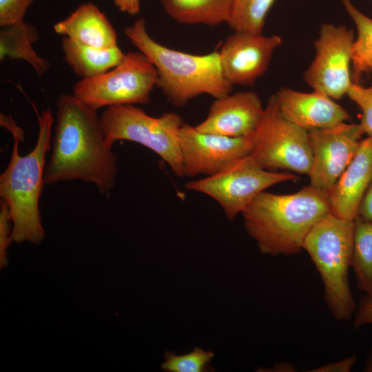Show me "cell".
Segmentation results:
<instances>
[{
	"instance_id": "24",
	"label": "cell",
	"mask_w": 372,
	"mask_h": 372,
	"mask_svg": "<svg viewBox=\"0 0 372 372\" xmlns=\"http://www.w3.org/2000/svg\"><path fill=\"white\" fill-rule=\"evenodd\" d=\"M161 369L167 372H207L214 371L210 362L214 357L211 351L200 347L185 354L176 355L172 351L165 353Z\"/></svg>"
},
{
	"instance_id": "18",
	"label": "cell",
	"mask_w": 372,
	"mask_h": 372,
	"mask_svg": "<svg viewBox=\"0 0 372 372\" xmlns=\"http://www.w3.org/2000/svg\"><path fill=\"white\" fill-rule=\"evenodd\" d=\"M61 48L65 62L81 79L99 76L120 64L126 54L117 45L99 48L63 37Z\"/></svg>"
},
{
	"instance_id": "29",
	"label": "cell",
	"mask_w": 372,
	"mask_h": 372,
	"mask_svg": "<svg viewBox=\"0 0 372 372\" xmlns=\"http://www.w3.org/2000/svg\"><path fill=\"white\" fill-rule=\"evenodd\" d=\"M357 217L372 223V180L361 200Z\"/></svg>"
},
{
	"instance_id": "25",
	"label": "cell",
	"mask_w": 372,
	"mask_h": 372,
	"mask_svg": "<svg viewBox=\"0 0 372 372\" xmlns=\"http://www.w3.org/2000/svg\"><path fill=\"white\" fill-rule=\"evenodd\" d=\"M347 95L361 110L362 117L360 124L364 134L372 138V85L365 87L353 83Z\"/></svg>"
},
{
	"instance_id": "9",
	"label": "cell",
	"mask_w": 372,
	"mask_h": 372,
	"mask_svg": "<svg viewBox=\"0 0 372 372\" xmlns=\"http://www.w3.org/2000/svg\"><path fill=\"white\" fill-rule=\"evenodd\" d=\"M298 179L287 172L266 169L248 155L218 173L187 183L185 188L209 196L220 205L227 218L233 220L267 188Z\"/></svg>"
},
{
	"instance_id": "4",
	"label": "cell",
	"mask_w": 372,
	"mask_h": 372,
	"mask_svg": "<svg viewBox=\"0 0 372 372\" xmlns=\"http://www.w3.org/2000/svg\"><path fill=\"white\" fill-rule=\"evenodd\" d=\"M124 33L154 65L157 86L174 105L183 107L201 94L217 99L231 93L233 85L223 74L218 52L198 55L163 45L148 34L143 18L126 27Z\"/></svg>"
},
{
	"instance_id": "20",
	"label": "cell",
	"mask_w": 372,
	"mask_h": 372,
	"mask_svg": "<svg viewBox=\"0 0 372 372\" xmlns=\"http://www.w3.org/2000/svg\"><path fill=\"white\" fill-rule=\"evenodd\" d=\"M233 0H161L165 12L182 24L214 26L227 23Z\"/></svg>"
},
{
	"instance_id": "12",
	"label": "cell",
	"mask_w": 372,
	"mask_h": 372,
	"mask_svg": "<svg viewBox=\"0 0 372 372\" xmlns=\"http://www.w3.org/2000/svg\"><path fill=\"white\" fill-rule=\"evenodd\" d=\"M251 136L234 138L205 133L183 123L179 141L184 176H211L249 155Z\"/></svg>"
},
{
	"instance_id": "30",
	"label": "cell",
	"mask_w": 372,
	"mask_h": 372,
	"mask_svg": "<svg viewBox=\"0 0 372 372\" xmlns=\"http://www.w3.org/2000/svg\"><path fill=\"white\" fill-rule=\"evenodd\" d=\"M356 360L355 355H351L335 363L322 365L311 371L318 372H349Z\"/></svg>"
},
{
	"instance_id": "23",
	"label": "cell",
	"mask_w": 372,
	"mask_h": 372,
	"mask_svg": "<svg viewBox=\"0 0 372 372\" xmlns=\"http://www.w3.org/2000/svg\"><path fill=\"white\" fill-rule=\"evenodd\" d=\"M276 0H233L228 25L234 32L262 33Z\"/></svg>"
},
{
	"instance_id": "11",
	"label": "cell",
	"mask_w": 372,
	"mask_h": 372,
	"mask_svg": "<svg viewBox=\"0 0 372 372\" xmlns=\"http://www.w3.org/2000/svg\"><path fill=\"white\" fill-rule=\"evenodd\" d=\"M308 134L312 152L310 185L329 194L354 158L364 131L360 123L344 122Z\"/></svg>"
},
{
	"instance_id": "19",
	"label": "cell",
	"mask_w": 372,
	"mask_h": 372,
	"mask_svg": "<svg viewBox=\"0 0 372 372\" xmlns=\"http://www.w3.org/2000/svg\"><path fill=\"white\" fill-rule=\"evenodd\" d=\"M39 39L36 26L24 21L1 27L0 61L8 59L27 62L39 75L45 74L50 69V62L40 56L33 49V44Z\"/></svg>"
},
{
	"instance_id": "10",
	"label": "cell",
	"mask_w": 372,
	"mask_h": 372,
	"mask_svg": "<svg viewBox=\"0 0 372 372\" xmlns=\"http://www.w3.org/2000/svg\"><path fill=\"white\" fill-rule=\"evenodd\" d=\"M354 40L353 31L344 25H321L314 42L315 57L304 74V81L313 90L333 99L347 94L353 83L350 66Z\"/></svg>"
},
{
	"instance_id": "8",
	"label": "cell",
	"mask_w": 372,
	"mask_h": 372,
	"mask_svg": "<svg viewBox=\"0 0 372 372\" xmlns=\"http://www.w3.org/2000/svg\"><path fill=\"white\" fill-rule=\"evenodd\" d=\"M251 156L266 169H281L309 175L312 152L308 131L287 120L274 95L251 134Z\"/></svg>"
},
{
	"instance_id": "3",
	"label": "cell",
	"mask_w": 372,
	"mask_h": 372,
	"mask_svg": "<svg viewBox=\"0 0 372 372\" xmlns=\"http://www.w3.org/2000/svg\"><path fill=\"white\" fill-rule=\"evenodd\" d=\"M37 139L33 149L25 156L19 151L21 130L11 118L1 114V123L14 136V145L8 165L0 176V197L8 204L12 222V241L39 245L45 238L41 223L39 198L42 194L45 156L50 150L54 118L50 109L37 114Z\"/></svg>"
},
{
	"instance_id": "17",
	"label": "cell",
	"mask_w": 372,
	"mask_h": 372,
	"mask_svg": "<svg viewBox=\"0 0 372 372\" xmlns=\"http://www.w3.org/2000/svg\"><path fill=\"white\" fill-rule=\"evenodd\" d=\"M54 31L63 37L99 48L117 46V34L112 24L91 2L79 6L68 17L55 23Z\"/></svg>"
},
{
	"instance_id": "14",
	"label": "cell",
	"mask_w": 372,
	"mask_h": 372,
	"mask_svg": "<svg viewBox=\"0 0 372 372\" xmlns=\"http://www.w3.org/2000/svg\"><path fill=\"white\" fill-rule=\"evenodd\" d=\"M265 112L261 100L253 91L238 92L215 99L207 117L195 126L201 132L229 137L251 136Z\"/></svg>"
},
{
	"instance_id": "1",
	"label": "cell",
	"mask_w": 372,
	"mask_h": 372,
	"mask_svg": "<svg viewBox=\"0 0 372 372\" xmlns=\"http://www.w3.org/2000/svg\"><path fill=\"white\" fill-rule=\"evenodd\" d=\"M55 120L44 183L80 180L109 193L116 183L117 158L105 142L97 110L63 94L56 102Z\"/></svg>"
},
{
	"instance_id": "5",
	"label": "cell",
	"mask_w": 372,
	"mask_h": 372,
	"mask_svg": "<svg viewBox=\"0 0 372 372\" xmlns=\"http://www.w3.org/2000/svg\"><path fill=\"white\" fill-rule=\"evenodd\" d=\"M353 227L354 220L330 212L311 227L302 245L320 275L325 303L338 320H349L356 309L349 282Z\"/></svg>"
},
{
	"instance_id": "6",
	"label": "cell",
	"mask_w": 372,
	"mask_h": 372,
	"mask_svg": "<svg viewBox=\"0 0 372 372\" xmlns=\"http://www.w3.org/2000/svg\"><path fill=\"white\" fill-rule=\"evenodd\" d=\"M105 139L110 147L117 141L141 144L158 155L178 177H183L179 134L183 125L174 112L151 116L134 105L105 107L100 115Z\"/></svg>"
},
{
	"instance_id": "16",
	"label": "cell",
	"mask_w": 372,
	"mask_h": 372,
	"mask_svg": "<svg viewBox=\"0 0 372 372\" xmlns=\"http://www.w3.org/2000/svg\"><path fill=\"white\" fill-rule=\"evenodd\" d=\"M372 180V138L362 139L347 167L328 194L331 213L341 219L353 221Z\"/></svg>"
},
{
	"instance_id": "21",
	"label": "cell",
	"mask_w": 372,
	"mask_h": 372,
	"mask_svg": "<svg viewBox=\"0 0 372 372\" xmlns=\"http://www.w3.org/2000/svg\"><path fill=\"white\" fill-rule=\"evenodd\" d=\"M351 267L358 287L372 297V223L359 217L354 220Z\"/></svg>"
},
{
	"instance_id": "22",
	"label": "cell",
	"mask_w": 372,
	"mask_h": 372,
	"mask_svg": "<svg viewBox=\"0 0 372 372\" xmlns=\"http://www.w3.org/2000/svg\"><path fill=\"white\" fill-rule=\"evenodd\" d=\"M340 1L357 30V37L353 45L351 65L353 83H358L363 74L372 72V19L360 11L351 0Z\"/></svg>"
},
{
	"instance_id": "26",
	"label": "cell",
	"mask_w": 372,
	"mask_h": 372,
	"mask_svg": "<svg viewBox=\"0 0 372 372\" xmlns=\"http://www.w3.org/2000/svg\"><path fill=\"white\" fill-rule=\"evenodd\" d=\"M34 0H0V26L24 21L27 10Z\"/></svg>"
},
{
	"instance_id": "13",
	"label": "cell",
	"mask_w": 372,
	"mask_h": 372,
	"mask_svg": "<svg viewBox=\"0 0 372 372\" xmlns=\"http://www.w3.org/2000/svg\"><path fill=\"white\" fill-rule=\"evenodd\" d=\"M282 42L276 34L234 32L218 51L225 78L232 85H252L266 72Z\"/></svg>"
},
{
	"instance_id": "27",
	"label": "cell",
	"mask_w": 372,
	"mask_h": 372,
	"mask_svg": "<svg viewBox=\"0 0 372 372\" xmlns=\"http://www.w3.org/2000/svg\"><path fill=\"white\" fill-rule=\"evenodd\" d=\"M12 220L8 204L1 199L0 203V268L8 265V249L12 241Z\"/></svg>"
},
{
	"instance_id": "15",
	"label": "cell",
	"mask_w": 372,
	"mask_h": 372,
	"mask_svg": "<svg viewBox=\"0 0 372 372\" xmlns=\"http://www.w3.org/2000/svg\"><path fill=\"white\" fill-rule=\"evenodd\" d=\"M275 96L282 116L307 131L331 127L349 118L344 107L315 90L307 93L283 87Z\"/></svg>"
},
{
	"instance_id": "7",
	"label": "cell",
	"mask_w": 372,
	"mask_h": 372,
	"mask_svg": "<svg viewBox=\"0 0 372 372\" xmlns=\"http://www.w3.org/2000/svg\"><path fill=\"white\" fill-rule=\"evenodd\" d=\"M157 82L156 69L145 55L129 52L112 69L76 83L72 94L97 111L114 105L146 104Z\"/></svg>"
},
{
	"instance_id": "2",
	"label": "cell",
	"mask_w": 372,
	"mask_h": 372,
	"mask_svg": "<svg viewBox=\"0 0 372 372\" xmlns=\"http://www.w3.org/2000/svg\"><path fill=\"white\" fill-rule=\"evenodd\" d=\"M330 212L328 194L309 185L290 194L264 191L241 214L262 254L287 256L302 249L309 230Z\"/></svg>"
},
{
	"instance_id": "32",
	"label": "cell",
	"mask_w": 372,
	"mask_h": 372,
	"mask_svg": "<svg viewBox=\"0 0 372 372\" xmlns=\"http://www.w3.org/2000/svg\"><path fill=\"white\" fill-rule=\"evenodd\" d=\"M364 371L368 372H372V351L371 352L370 356L366 363Z\"/></svg>"
},
{
	"instance_id": "31",
	"label": "cell",
	"mask_w": 372,
	"mask_h": 372,
	"mask_svg": "<svg viewBox=\"0 0 372 372\" xmlns=\"http://www.w3.org/2000/svg\"><path fill=\"white\" fill-rule=\"evenodd\" d=\"M115 6L123 12L136 15L140 11V0H114Z\"/></svg>"
},
{
	"instance_id": "28",
	"label": "cell",
	"mask_w": 372,
	"mask_h": 372,
	"mask_svg": "<svg viewBox=\"0 0 372 372\" xmlns=\"http://www.w3.org/2000/svg\"><path fill=\"white\" fill-rule=\"evenodd\" d=\"M366 324H372V297L364 295L359 300L353 325L356 329H359Z\"/></svg>"
}]
</instances>
